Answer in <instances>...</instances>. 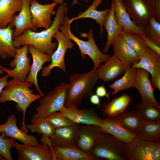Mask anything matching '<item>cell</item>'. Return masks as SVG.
I'll return each instance as SVG.
<instances>
[{"instance_id": "22", "label": "cell", "mask_w": 160, "mask_h": 160, "mask_svg": "<svg viewBox=\"0 0 160 160\" xmlns=\"http://www.w3.org/2000/svg\"><path fill=\"white\" fill-rule=\"evenodd\" d=\"M102 132L99 126L91 124L82 125L76 148L83 152L90 153L94 145Z\"/></svg>"}, {"instance_id": "10", "label": "cell", "mask_w": 160, "mask_h": 160, "mask_svg": "<svg viewBox=\"0 0 160 160\" xmlns=\"http://www.w3.org/2000/svg\"><path fill=\"white\" fill-rule=\"evenodd\" d=\"M28 44L17 48L14 59L9 64V66L12 69L3 67L4 72L7 73L9 77L25 81L31 67V57L28 56Z\"/></svg>"}, {"instance_id": "11", "label": "cell", "mask_w": 160, "mask_h": 160, "mask_svg": "<svg viewBox=\"0 0 160 160\" xmlns=\"http://www.w3.org/2000/svg\"><path fill=\"white\" fill-rule=\"evenodd\" d=\"M78 107L75 105H70L65 106L59 111L75 123L100 127L103 119L98 116L93 108L79 109Z\"/></svg>"}, {"instance_id": "20", "label": "cell", "mask_w": 160, "mask_h": 160, "mask_svg": "<svg viewBox=\"0 0 160 160\" xmlns=\"http://www.w3.org/2000/svg\"><path fill=\"white\" fill-rule=\"evenodd\" d=\"M82 125L75 123L70 126L55 129L50 137L52 142L64 146L76 147Z\"/></svg>"}, {"instance_id": "23", "label": "cell", "mask_w": 160, "mask_h": 160, "mask_svg": "<svg viewBox=\"0 0 160 160\" xmlns=\"http://www.w3.org/2000/svg\"><path fill=\"white\" fill-rule=\"evenodd\" d=\"M149 75V73L144 69L137 68L133 87L139 92L142 101L159 103L155 98Z\"/></svg>"}, {"instance_id": "1", "label": "cell", "mask_w": 160, "mask_h": 160, "mask_svg": "<svg viewBox=\"0 0 160 160\" xmlns=\"http://www.w3.org/2000/svg\"><path fill=\"white\" fill-rule=\"evenodd\" d=\"M67 11L66 3L60 5L50 27L39 32L33 31L29 28L26 29L21 35L13 38L14 46L19 48L25 44L31 45L39 51L51 55L57 46V43L52 42V39L64 22Z\"/></svg>"}, {"instance_id": "28", "label": "cell", "mask_w": 160, "mask_h": 160, "mask_svg": "<svg viewBox=\"0 0 160 160\" xmlns=\"http://www.w3.org/2000/svg\"><path fill=\"white\" fill-rule=\"evenodd\" d=\"M23 0H0V28H5L11 22L15 13L19 12Z\"/></svg>"}, {"instance_id": "47", "label": "cell", "mask_w": 160, "mask_h": 160, "mask_svg": "<svg viewBox=\"0 0 160 160\" xmlns=\"http://www.w3.org/2000/svg\"><path fill=\"white\" fill-rule=\"evenodd\" d=\"M77 0H73V2L71 6H72L73 5L76 4H79L77 1ZM86 2H88L89 1V0H84Z\"/></svg>"}, {"instance_id": "24", "label": "cell", "mask_w": 160, "mask_h": 160, "mask_svg": "<svg viewBox=\"0 0 160 160\" xmlns=\"http://www.w3.org/2000/svg\"><path fill=\"white\" fill-rule=\"evenodd\" d=\"M114 4V13L123 32H132L145 35L144 28L136 25L131 19L122 0H113Z\"/></svg>"}, {"instance_id": "25", "label": "cell", "mask_w": 160, "mask_h": 160, "mask_svg": "<svg viewBox=\"0 0 160 160\" xmlns=\"http://www.w3.org/2000/svg\"><path fill=\"white\" fill-rule=\"evenodd\" d=\"M139 57V61L131 67L144 69L151 74V77L160 74V54L149 48Z\"/></svg>"}, {"instance_id": "37", "label": "cell", "mask_w": 160, "mask_h": 160, "mask_svg": "<svg viewBox=\"0 0 160 160\" xmlns=\"http://www.w3.org/2000/svg\"><path fill=\"white\" fill-rule=\"evenodd\" d=\"M144 29L145 35L155 44L160 47V23L154 17H152Z\"/></svg>"}, {"instance_id": "34", "label": "cell", "mask_w": 160, "mask_h": 160, "mask_svg": "<svg viewBox=\"0 0 160 160\" xmlns=\"http://www.w3.org/2000/svg\"><path fill=\"white\" fill-rule=\"evenodd\" d=\"M137 69L136 68L130 67L126 70L121 78L109 85V88L113 90L112 95L133 87Z\"/></svg>"}, {"instance_id": "17", "label": "cell", "mask_w": 160, "mask_h": 160, "mask_svg": "<svg viewBox=\"0 0 160 160\" xmlns=\"http://www.w3.org/2000/svg\"><path fill=\"white\" fill-rule=\"evenodd\" d=\"M50 147L54 160H98L91 153H85L76 147L64 146L52 142Z\"/></svg>"}, {"instance_id": "15", "label": "cell", "mask_w": 160, "mask_h": 160, "mask_svg": "<svg viewBox=\"0 0 160 160\" xmlns=\"http://www.w3.org/2000/svg\"><path fill=\"white\" fill-rule=\"evenodd\" d=\"M17 119L13 114L8 116L7 121L0 125V132L5 134L7 137L17 139L23 144L37 146L39 144L37 138L20 130L17 125Z\"/></svg>"}, {"instance_id": "49", "label": "cell", "mask_w": 160, "mask_h": 160, "mask_svg": "<svg viewBox=\"0 0 160 160\" xmlns=\"http://www.w3.org/2000/svg\"><path fill=\"white\" fill-rule=\"evenodd\" d=\"M0 160H7L4 156L0 155Z\"/></svg>"}, {"instance_id": "46", "label": "cell", "mask_w": 160, "mask_h": 160, "mask_svg": "<svg viewBox=\"0 0 160 160\" xmlns=\"http://www.w3.org/2000/svg\"><path fill=\"white\" fill-rule=\"evenodd\" d=\"M64 0H53V2H55L60 5L64 3Z\"/></svg>"}, {"instance_id": "41", "label": "cell", "mask_w": 160, "mask_h": 160, "mask_svg": "<svg viewBox=\"0 0 160 160\" xmlns=\"http://www.w3.org/2000/svg\"><path fill=\"white\" fill-rule=\"evenodd\" d=\"M95 93L96 94L100 97H106L108 99L110 95V94L107 93L105 87L103 85L97 87L96 88Z\"/></svg>"}, {"instance_id": "19", "label": "cell", "mask_w": 160, "mask_h": 160, "mask_svg": "<svg viewBox=\"0 0 160 160\" xmlns=\"http://www.w3.org/2000/svg\"><path fill=\"white\" fill-rule=\"evenodd\" d=\"M100 127L102 132L108 133L125 143L131 142L137 137L123 127L116 117L103 119Z\"/></svg>"}, {"instance_id": "31", "label": "cell", "mask_w": 160, "mask_h": 160, "mask_svg": "<svg viewBox=\"0 0 160 160\" xmlns=\"http://www.w3.org/2000/svg\"><path fill=\"white\" fill-rule=\"evenodd\" d=\"M115 117L125 129L136 135L143 121L141 116L136 109L124 112Z\"/></svg>"}, {"instance_id": "43", "label": "cell", "mask_w": 160, "mask_h": 160, "mask_svg": "<svg viewBox=\"0 0 160 160\" xmlns=\"http://www.w3.org/2000/svg\"><path fill=\"white\" fill-rule=\"evenodd\" d=\"M150 81L153 87L160 90V74L151 77Z\"/></svg>"}, {"instance_id": "30", "label": "cell", "mask_w": 160, "mask_h": 160, "mask_svg": "<svg viewBox=\"0 0 160 160\" xmlns=\"http://www.w3.org/2000/svg\"><path fill=\"white\" fill-rule=\"evenodd\" d=\"M14 30L9 25L0 28V57L2 59L14 57L15 55L17 48L13 43Z\"/></svg>"}, {"instance_id": "2", "label": "cell", "mask_w": 160, "mask_h": 160, "mask_svg": "<svg viewBox=\"0 0 160 160\" xmlns=\"http://www.w3.org/2000/svg\"><path fill=\"white\" fill-rule=\"evenodd\" d=\"M33 85L31 82L12 78L8 82L0 94V103L14 101L17 103L16 108L17 110L23 112L21 130L27 133L28 129L26 127L25 122L26 110L31 103L39 99L41 97L39 94L33 93V90L30 89Z\"/></svg>"}, {"instance_id": "40", "label": "cell", "mask_w": 160, "mask_h": 160, "mask_svg": "<svg viewBox=\"0 0 160 160\" xmlns=\"http://www.w3.org/2000/svg\"><path fill=\"white\" fill-rule=\"evenodd\" d=\"M138 34L147 46L160 55V47L155 44L145 35Z\"/></svg>"}, {"instance_id": "26", "label": "cell", "mask_w": 160, "mask_h": 160, "mask_svg": "<svg viewBox=\"0 0 160 160\" xmlns=\"http://www.w3.org/2000/svg\"><path fill=\"white\" fill-rule=\"evenodd\" d=\"M111 45L114 54L123 63L132 66L140 60L135 51L128 46L121 37L114 41Z\"/></svg>"}, {"instance_id": "36", "label": "cell", "mask_w": 160, "mask_h": 160, "mask_svg": "<svg viewBox=\"0 0 160 160\" xmlns=\"http://www.w3.org/2000/svg\"><path fill=\"white\" fill-rule=\"evenodd\" d=\"M31 121V124H28L26 125V126L31 132H36L39 134H42L49 137L53 135L55 129L45 119L32 118Z\"/></svg>"}, {"instance_id": "7", "label": "cell", "mask_w": 160, "mask_h": 160, "mask_svg": "<svg viewBox=\"0 0 160 160\" xmlns=\"http://www.w3.org/2000/svg\"><path fill=\"white\" fill-rule=\"evenodd\" d=\"M124 148L127 160L160 159V142H149L137 136L131 142L124 143Z\"/></svg>"}, {"instance_id": "5", "label": "cell", "mask_w": 160, "mask_h": 160, "mask_svg": "<svg viewBox=\"0 0 160 160\" xmlns=\"http://www.w3.org/2000/svg\"><path fill=\"white\" fill-rule=\"evenodd\" d=\"M124 143L111 135L102 132L92 147L90 153L96 157L108 160H127Z\"/></svg>"}, {"instance_id": "39", "label": "cell", "mask_w": 160, "mask_h": 160, "mask_svg": "<svg viewBox=\"0 0 160 160\" xmlns=\"http://www.w3.org/2000/svg\"><path fill=\"white\" fill-rule=\"evenodd\" d=\"M16 139L12 138H5L0 135V155L4 156L7 160H12L11 149L14 147Z\"/></svg>"}, {"instance_id": "9", "label": "cell", "mask_w": 160, "mask_h": 160, "mask_svg": "<svg viewBox=\"0 0 160 160\" xmlns=\"http://www.w3.org/2000/svg\"><path fill=\"white\" fill-rule=\"evenodd\" d=\"M57 41L56 49L51 55V63L47 66L42 68L41 76L46 77L50 74L53 68L57 67L66 72V69L65 63V56L68 49H72L75 44L59 30L57 31L53 36Z\"/></svg>"}, {"instance_id": "38", "label": "cell", "mask_w": 160, "mask_h": 160, "mask_svg": "<svg viewBox=\"0 0 160 160\" xmlns=\"http://www.w3.org/2000/svg\"><path fill=\"white\" fill-rule=\"evenodd\" d=\"M56 129L72 126L75 123L63 115L59 111H56L49 115L45 119Z\"/></svg>"}, {"instance_id": "12", "label": "cell", "mask_w": 160, "mask_h": 160, "mask_svg": "<svg viewBox=\"0 0 160 160\" xmlns=\"http://www.w3.org/2000/svg\"><path fill=\"white\" fill-rule=\"evenodd\" d=\"M57 4L55 2H52L43 5L36 0H33L30 5L33 27L36 29L41 28L47 29L50 27L53 22L51 17L55 14L56 12L54 10Z\"/></svg>"}, {"instance_id": "13", "label": "cell", "mask_w": 160, "mask_h": 160, "mask_svg": "<svg viewBox=\"0 0 160 160\" xmlns=\"http://www.w3.org/2000/svg\"><path fill=\"white\" fill-rule=\"evenodd\" d=\"M14 147L18 152V160H54L52 150L47 144L34 146L16 142Z\"/></svg>"}, {"instance_id": "33", "label": "cell", "mask_w": 160, "mask_h": 160, "mask_svg": "<svg viewBox=\"0 0 160 160\" xmlns=\"http://www.w3.org/2000/svg\"><path fill=\"white\" fill-rule=\"evenodd\" d=\"M137 135L139 138L148 141L160 142V122L143 121Z\"/></svg>"}, {"instance_id": "42", "label": "cell", "mask_w": 160, "mask_h": 160, "mask_svg": "<svg viewBox=\"0 0 160 160\" xmlns=\"http://www.w3.org/2000/svg\"><path fill=\"white\" fill-rule=\"evenodd\" d=\"M154 18L157 21L160 23V0H155Z\"/></svg>"}, {"instance_id": "45", "label": "cell", "mask_w": 160, "mask_h": 160, "mask_svg": "<svg viewBox=\"0 0 160 160\" xmlns=\"http://www.w3.org/2000/svg\"><path fill=\"white\" fill-rule=\"evenodd\" d=\"M9 76L5 75L0 78V94L7 84Z\"/></svg>"}, {"instance_id": "48", "label": "cell", "mask_w": 160, "mask_h": 160, "mask_svg": "<svg viewBox=\"0 0 160 160\" xmlns=\"http://www.w3.org/2000/svg\"><path fill=\"white\" fill-rule=\"evenodd\" d=\"M2 67L3 66L2 65L0 64V75L2 74L4 72L2 69Z\"/></svg>"}, {"instance_id": "44", "label": "cell", "mask_w": 160, "mask_h": 160, "mask_svg": "<svg viewBox=\"0 0 160 160\" xmlns=\"http://www.w3.org/2000/svg\"><path fill=\"white\" fill-rule=\"evenodd\" d=\"M90 102L92 104L97 105L100 107V97L96 94L92 95L89 97Z\"/></svg>"}, {"instance_id": "3", "label": "cell", "mask_w": 160, "mask_h": 160, "mask_svg": "<svg viewBox=\"0 0 160 160\" xmlns=\"http://www.w3.org/2000/svg\"><path fill=\"white\" fill-rule=\"evenodd\" d=\"M99 79L96 69H94L87 73L71 75L65 106L81 105L83 100L89 98L92 95L93 89Z\"/></svg>"}, {"instance_id": "35", "label": "cell", "mask_w": 160, "mask_h": 160, "mask_svg": "<svg viewBox=\"0 0 160 160\" xmlns=\"http://www.w3.org/2000/svg\"><path fill=\"white\" fill-rule=\"evenodd\" d=\"M120 37L128 46L135 51L139 56L149 48L145 45L138 33L123 32Z\"/></svg>"}, {"instance_id": "21", "label": "cell", "mask_w": 160, "mask_h": 160, "mask_svg": "<svg viewBox=\"0 0 160 160\" xmlns=\"http://www.w3.org/2000/svg\"><path fill=\"white\" fill-rule=\"evenodd\" d=\"M114 4L112 0L109 11L104 19L103 26L107 33V40L103 50V52L107 53L113 42L121 36L123 32V29L118 23L114 13Z\"/></svg>"}, {"instance_id": "4", "label": "cell", "mask_w": 160, "mask_h": 160, "mask_svg": "<svg viewBox=\"0 0 160 160\" xmlns=\"http://www.w3.org/2000/svg\"><path fill=\"white\" fill-rule=\"evenodd\" d=\"M69 20L66 15L64 22L60 26L59 29L68 38L75 42L78 45L81 56L83 59H85L86 55L89 56L93 63V69H96L99 65L108 60L111 57V55L103 53L99 50L95 40L92 29H90L88 33H80L82 37L88 39L87 41L80 39L76 36L71 31Z\"/></svg>"}, {"instance_id": "16", "label": "cell", "mask_w": 160, "mask_h": 160, "mask_svg": "<svg viewBox=\"0 0 160 160\" xmlns=\"http://www.w3.org/2000/svg\"><path fill=\"white\" fill-rule=\"evenodd\" d=\"M28 51L32 56L33 63L30 73L25 81L33 84L39 95L43 97L45 95L39 86L37 76L40 71L42 69L43 65L46 62H51V55L39 51L31 45H28Z\"/></svg>"}, {"instance_id": "18", "label": "cell", "mask_w": 160, "mask_h": 160, "mask_svg": "<svg viewBox=\"0 0 160 160\" xmlns=\"http://www.w3.org/2000/svg\"><path fill=\"white\" fill-rule=\"evenodd\" d=\"M33 0H23L22 7L19 14L14 16L9 25L12 28L15 27L13 38L21 35L26 28H29L36 32L37 29L32 25V16L30 10V5Z\"/></svg>"}, {"instance_id": "8", "label": "cell", "mask_w": 160, "mask_h": 160, "mask_svg": "<svg viewBox=\"0 0 160 160\" xmlns=\"http://www.w3.org/2000/svg\"><path fill=\"white\" fill-rule=\"evenodd\" d=\"M127 11L135 24L144 28L154 17L155 0H122Z\"/></svg>"}, {"instance_id": "27", "label": "cell", "mask_w": 160, "mask_h": 160, "mask_svg": "<svg viewBox=\"0 0 160 160\" xmlns=\"http://www.w3.org/2000/svg\"><path fill=\"white\" fill-rule=\"evenodd\" d=\"M131 101L130 97L127 94L115 97L108 103L103 104L102 113L107 117H116L125 112Z\"/></svg>"}, {"instance_id": "6", "label": "cell", "mask_w": 160, "mask_h": 160, "mask_svg": "<svg viewBox=\"0 0 160 160\" xmlns=\"http://www.w3.org/2000/svg\"><path fill=\"white\" fill-rule=\"evenodd\" d=\"M68 86V84L63 83L47 92L40 99L39 105L36 109L37 113L32 118L45 119L51 113L64 108Z\"/></svg>"}, {"instance_id": "14", "label": "cell", "mask_w": 160, "mask_h": 160, "mask_svg": "<svg viewBox=\"0 0 160 160\" xmlns=\"http://www.w3.org/2000/svg\"><path fill=\"white\" fill-rule=\"evenodd\" d=\"M130 67V65L122 62L113 54L104 64L99 65L96 71L99 79L108 82L124 74Z\"/></svg>"}, {"instance_id": "32", "label": "cell", "mask_w": 160, "mask_h": 160, "mask_svg": "<svg viewBox=\"0 0 160 160\" xmlns=\"http://www.w3.org/2000/svg\"><path fill=\"white\" fill-rule=\"evenodd\" d=\"M136 109L143 121L160 122V106L159 103L142 101L137 105Z\"/></svg>"}, {"instance_id": "29", "label": "cell", "mask_w": 160, "mask_h": 160, "mask_svg": "<svg viewBox=\"0 0 160 160\" xmlns=\"http://www.w3.org/2000/svg\"><path fill=\"white\" fill-rule=\"evenodd\" d=\"M103 0H94L92 4L85 11L79 13L77 17L70 19V24L74 20L81 18H90L95 20L100 26V32L102 39L104 30L103 23L105 17L110 10L108 8L102 11H98L97 8L101 4Z\"/></svg>"}]
</instances>
